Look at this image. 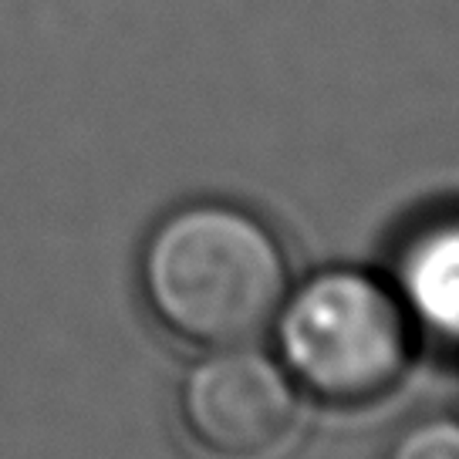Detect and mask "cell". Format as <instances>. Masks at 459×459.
Returning <instances> with one entry per match:
<instances>
[{
	"mask_svg": "<svg viewBox=\"0 0 459 459\" xmlns=\"http://www.w3.org/2000/svg\"><path fill=\"white\" fill-rule=\"evenodd\" d=\"M139 294L189 348H237L271 328L290 294V260L271 223L227 200L176 206L139 250Z\"/></svg>",
	"mask_w": 459,
	"mask_h": 459,
	"instance_id": "6da1fadb",
	"label": "cell"
},
{
	"mask_svg": "<svg viewBox=\"0 0 459 459\" xmlns=\"http://www.w3.org/2000/svg\"><path fill=\"white\" fill-rule=\"evenodd\" d=\"M176 412L206 459H271L290 443L301 405L284 365L237 344L189 365Z\"/></svg>",
	"mask_w": 459,
	"mask_h": 459,
	"instance_id": "3957f363",
	"label": "cell"
},
{
	"mask_svg": "<svg viewBox=\"0 0 459 459\" xmlns=\"http://www.w3.org/2000/svg\"><path fill=\"white\" fill-rule=\"evenodd\" d=\"M399 271L405 307L446 338H459V220L422 230Z\"/></svg>",
	"mask_w": 459,
	"mask_h": 459,
	"instance_id": "277c9868",
	"label": "cell"
},
{
	"mask_svg": "<svg viewBox=\"0 0 459 459\" xmlns=\"http://www.w3.org/2000/svg\"><path fill=\"white\" fill-rule=\"evenodd\" d=\"M284 372L334 409L372 405L412 361V317L399 294L365 271H321L277 315Z\"/></svg>",
	"mask_w": 459,
	"mask_h": 459,
	"instance_id": "7a4b0ae2",
	"label": "cell"
},
{
	"mask_svg": "<svg viewBox=\"0 0 459 459\" xmlns=\"http://www.w3.org/2000/svg\"><path fill=\"white\" fill-rule=\"evenodd\" d=\"M382 459H459V419H416L395 432Z\"/></svg>",
	"mask_w": 459,
	"mask_h": 459,
	"instance_id": "5b68a950",
	"label": "cell"
}]
</instances>
